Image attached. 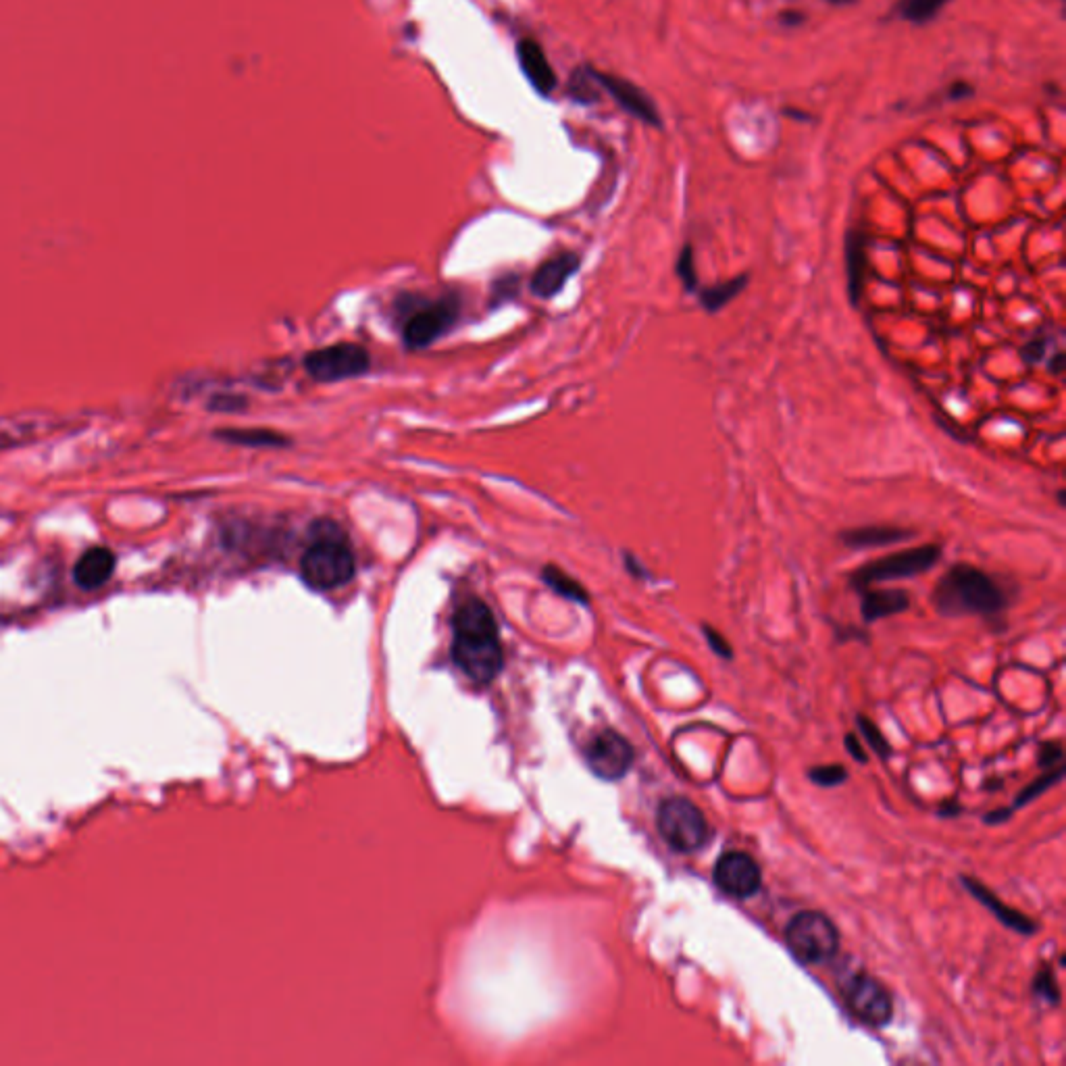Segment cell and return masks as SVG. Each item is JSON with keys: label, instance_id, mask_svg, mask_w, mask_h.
Segmentation results:
<instances>
[{"label": "cell", "instance_id": "obj_1", "mask_svg": "<svg viewBox=\"0 0 1066 1066\" xmlns=\"http://www.w3.org/2000/svg\"><path fill=\"white\" fill-rule=\"evenodd\" d=\"M452 658L475 683H490L502 669V646L494 615L479 598L465 600L452 621Z\"/></svg>", "mask_w": 1066, "mask_h": 1066}, {"label": "cell", "instance_id": "obj_2", "mask_svg": "<svg viewBox=\"0 0 1066 1066\" xmlns=\"http://www.w3.org/2000/svg\"><path fill=\"white\" fill-rule=\"evenodd\" d=\"M931 602L942 617H996L1006 611L1008 596L994 575L956 563L937 579Z\"/></svg>", "mask_w": 1066, "mask_h": 1066}, {"label": "cell", "instance_id": "obj_3", "mask_svg": "<svg viewBox=\"0 0 1066 1066\" xmlns=\"http://www.w3.org/2000/svg\"><path fill=\"white\" fill-rule=\"evenodd\" d=\"M790 952L804 964H827L840 950V933L829 917L817 910H802L783 931Z\"/></svg>", "mask_w": 1066, "mask_h": 1066}, {"label": "cell", "instance_id": "obj_4", "mask_svg": "<svg viewBox=\"0 0 1066 1066\" xmlns=\"http://www.w3.org/2000/svg\"><path fill=\"white\" fill-rule=\"evenodd\" d=\"M939 558H942V546L939 544L904 548L892 554H885L881 558H875V561L871 563L860 565L856 571L850 573V586L856 592H860L873 586V583L917 577L933 569L939 563Z\"/></svg>", "mask_w": 1066, "mask_h": 1066}, {"label": "cell", "instance_id": "obj_5", "mask_svg": "<svg viewBox=\"0 0 1066 1066\" xmlns=\"http://www.w3.org/2000/svg\"><path fill=\"white\" fill-rule=\"evenodd\" d=\"M357 571L354 554L346 542L319 538L300 558V575L309 588L327 592L344 586Z\"/></svg>", "mask_w": 1066, "mask_h": 1066}, {"label": "cell", "instance_id": "obj_6", "mask_svg": "<svg viewBox=\"0 0 1066 1066\" xmlns=\"http://www.w3.org/2000/svg\"><path fill=\"white\" fill-rule=\"evenodd\" d=\"M656 827L663 840L675 850L690 854L700 850L710 837V827L702 810L688 798H669L656 812Z\"/></svg>", "mask_w": 1066, "mask_h": 1066}, {"label": "cell", "instance_id": "obj_7", "mask_svg": "<svg viewBox=\"0 0 1066 1066\" xmlns=\"http://www.w3.org/2000/svg\"><path fill=\"white\" fill-rule=\"evenodd\" d=\"M848 1010L858 1021L871 1027H883L894 1017V1002L887 989L860 969H846L837 979Z\"/></svg>", "mask_w": 1066, "mask_h": 1066}, {"label": "cell", "instance_id": "obj_8", "mask_svg": "<svg viewBox=\"0 0 1066 1066\" xmlns=\"http://www.w3.org/2000/svg\"><path fill=\"white\" fill-rule=\"evenodd\" d=\"M371 357L361 344L342 342L327 348H319L304 357V369L315 382H342V379L361 377L369 371Z\"/></svg>", "mask_w": 1066, "mask_h": 1066}, {"label": "cell", "instance_id": "obj_9", "mask_svg": "<svg viewBox=\"0 0 1066 1066\" xmlns=\"http://www.w3.org/2000/svg\"><path fill=\"white\" fill-rule=\"evenodd\" d=\"M459 317V304L452 298H442L436 302H425L419 311H415L404 323L402 338L406 348L421 350L434 344L444 336Z\"/></svg>", "mask_w": 1066, "mask_h": 1066}, {"label": "cell", "instance_id": "obj_10", "mask_svg": "<svg viewBox=\"0 0 1066 1066\" xmlns=\"http://www.w3.org/2000/svg\"><path fill=\"white\" fill-rule=\"evenodd\" d=\"M713 879L721 892L731 898L748 900L752 898L760 885H763V871L758 862L746 852H725L715 865Z\"/></svg>", "mask_w": 1066, "mask_h": 1066}, {"label": "cell", "instance_id": "obj_11", "mask_svg": "<svg viewBox=\"0 0 1066 1066\" xmlns=\"http://www.w3.org/2000/svg\"><path fill=\"white\" fill-rule=\"evenodd\" d=\"M633 748L617 731H602L588 744L586 760L590 769L606 781L623 779L633 765Z\"/></svg>", "mask_w": 1066, "mask_h": 1066}, {"label": "cell", "instance_id": "obj_12", "mask_svg": "<svg viewBox=\"0 0 1066 1066\" xmlns=\"http://www.w3.org/2000/svg\"><path fill=\"white\" fill-rule=\"evenodd\" d=\"M592 73L598 86L611 94L621 109H625L629 115H633L648 125H654V128H663L661 113H658L654 100L642 88H638L636 84L625 78H619V75L615 73L598 71L594 67H592Z\"/></svg>", "mask_w": 1066, "mask_h": 1066}, {"label": "cell", "instance_id": "obj_13", "mask_svg": "<svg viewBox=\"0 0 1066 1066\" xmlns=\"http://www.w3.org/2000/svg\"><path fill=\"white\" fill-rule=\"evenodd\" d=\"M579 257L575 252H561L546 263H542L536 273H533L529 290L538 298H552L565 288V284L571 279V275L579 269Z\"/></svg>", "mask_w": 1066, "mask_h": 1066}, {"label": "cell", "instance_id": "obj_14", "mask_svg": "<svg viewBox=\"0 0 1066 1066\" xmlns=\"http://www.w3.org/2000/svg\"><path fill=\"white\" fill-rule=\"evenodd\" d=\"M517 61L529 84L540 94L550 96L554 92L558 78L544 53V48L536 40L523 38L517 42Z\"/></svg>", "mask_w": 1066, "mask_h": 1066}, {"label": "cell", "instance_id": "obj_15", "mask_svg": "<svg viewBox=\"0 0 1066 1066\" xmlns=\"http://www.w3.org/2000/svg\"><path fill=\"white\" fill-rule=\"evenodd\" d=\"M846 275H848V298L854 307H858L867 286V269H869V244L865 232L848 230L846 244Z\"/></svg>", "mask_w": 1066, "mask_h": 1066}, {"label": "cell", "instance_id": "obj_16", "mask_svg": "<svg viewBox=\"0 0 1066 1066\" xmlns=\"http://www.w3.org/2000/svg\"><path fill=\"white\" fill-rule=\"evenodd\" d=\"M912 538H915V531L896 527V525H862V527L844 529L840 533V542L852 550L883 548V546H892L898 542H908Z\"/></svg>", "mask_w": 1066, "mask_h": 1066}, {"label": "cell", "instance_id": "obj_17", "mask_svg": "<svg viewBox=\"0 0 1066 1066\" xmlns=\"http://www.w3.org/2000/svg\"><path fill=\"white\" fill-rule=\"evenodd\" d=\"M115 571V554L109 548H90L86 550L80 561L75 563L73 577L75 583L84 590H96L111 579Z\"/></svg>", "mask_w": 1066, "mask_h": 1066}, {"label": "cell", "instance_id": "obj_18", "mask_svg": "<svg viewBox=\"0 0 1066 1066\" xmlns=\"http://www.w3.org/2000/svg\"><path fill=\"white\" fill-rule=\"evenodd\" d=\"M860 615L865 623H875L908 611L910 596L904 590H860Z\"/></svg>", "mask_w": 1066, "mask_h": 1066}, {"label": "cell", "instance_id": "obj_19", "mask_svg": "<svg viewBox=\"0 0 1066 1066\" xmlns=\"http://www.w3.org/2000/svg\"><path fill=\"white\" fill-rule=\"evenodd\" d=\"M962 883L981 904H985L989 910H992L994 915H996V919L1002 921L1008 929L1023 933V935H1033L1037 931V925L1029 917H1025L1023 912H1019V910L1006 906L1002 900H998L992 892H989L983 883H979V881H975L971 877H962Z\"/></svg>", "mask_w": 1066, "mask_h": 1066}, {"label": "cell", "instance_id": "obj_20", "mask_svg": "<svg viewBox=\"0 0 1066 1066\" xmlns=\"http://www.w3.org/2000/svg\"><path fill=\"white\" fill-rule=\"evenodd\" d=\"M215 438L227 442V444H238V446H248V448H284V446H290V440L286 436L279 434V431H273V429H259V427H252V429H223V431H217Z\"/></svg>", "mask_w": 1066, "mask_h": 1066}, {"label": "cell", "instance_id": "obj_21", "mask_svg": "<svg viewBox=\"0 0 1066 1066\" xmlns=\"http://www.w3.org/2000/svg\"><path fill=\"white\" fill-rule=\"evenodd\" d=\"M750 284V275L748 273H742L738 277H731V279H725V282L721 284H713V286H704V288H698V298L702 302V307L708 311V313H719L723 307H727V304L738 298L744 288Z\"/></svg>", "mask_w": 1066, "mask_h": 1066}, {"label": "cell", "instance_id": "obj_22", "mask_svg": "<svg viewBox=\"0 0 1066 1066\" xmlns=\"http://www.w3.org/2000/svg\"><path fill=\"white\" fill-rule=\"evenodd\" d=\"M542 579L546 581V586L552 588L558 596L569 598V600H575V602H581V604H588V602H590V596H588L586 588H583L577 579L569 577L565 571H561L558 567L548 565V567L542 571Z\"/></svg>", "mask_w": 1066, "mask_h": 1066}, {"label": "cell", "instance_id": "obj_23", "mask_svg": "<svg viewBox=\"0 0 1066 1066\" xmlns=\"http://www.w3.org/2000/svg\"><path fill=\"white\" fill-rule=\"evenodd\" d=\"M948 3L950 0H900L898 13L910 23H927Z\"/></svg>", "mask_w": 1066, "mask_h": 1066}, {"label": "cell", "instance_id": "obj_24", "mask_svg": "<svg viewBox=\"0 0 1066 1066\" xmlns=\"http://www.w3.org/2000/svg\"><path fill=\"white\" fill-rule=\"evenodd\" d=\"M598 82L594 80V73H592V67H579L577 71H573L571 80H569V94L577 100V103H596V100L600 98V92H598Z\"/></svg>", "mask_w": 1066, "mask_h": 1066}, {"label": "cell", "instance_id": "obj_25", "mask_svg": "<svg viewBox=\"0 0 1066 1066\" xmlns=\"http://www.w3.org/2000/svg\"><path fill=\"white\" fill-rule=\"evenodd\" d=\"M675 273L679 277V282L683 284L685 292H698L700 284H698V273H696V261H694L692 244H685L679 250L677 263H675Z\"/></svg>", "mask_w": 1066, "mask_h": 1066}, {"label": "cell", "instance_id": "obj_26", "mask_svg": "<svg viewBox=\"0 0 1066 1066\" xmlns=\"http://www.w3.org/2000/svg\"><path fill=\"white\" fill-rule=\"evenodd\" d=\"M858 729L862 731V735H865L867 746H869L877 756L887 758V756L892 754L890 744H887V740L883 738V733L879 731V727H877L871 719H867V717H862V715H860V717H858Z\"/></svg>", "mask_w": 1066, "mask_h": 1066}, {"label": "cell", "instance_id": "obj_27", "mask_svg": "<svg viewBox=\"0 0 1066 1066\" xmlns=\"http://www.w3.org/2000/svg\"><path fill=\"white\" fill-rule=\"evenodd\" d=\"M808 777L821 788H833V785H842L848 779V771L842 765H825L810 769Z\"/></svg>", "mask_w": 1066, "mask_h": 1066}, {"label": "cell", "instance_id": "obj_28", "mask_svg": "<svg viewBox=\"0 0 1066 1066\" xmlns=\"http://www.w3.org/2000/svg\"><path fill=\"white\" fill-rule=\"evenodd\" d=\"M1048 346H1050V338H1048V336H1044V334L1033 336V338H1031L1027 344H1023L1021 350H1019L1023 363H1027V365H1035V363H1039V361H1044V359H1046V354H1048Z\"/></svg>", "mask_w": 1066, "mask_h": 1066}, {"label": "cell", "instance_id": "obj_29", "mask_svg": "<svg viewBox=\"0 0 1066 1066\" xmlns=\"http://www.w3.org/2000/svg\"><path fill=\"white\" fill-rule=\"evenodd\" d=\"M1033 992L1044 998L1046 1002H1052V1004H1058L1060 1000V992H1058V985H1056V979H1054V973L1050 969H1044L1042 973H1037V977L1033 979Z\"/></svg>", "mask_w": 1066, "mask_h": 1066}, {"label": "cell", "instance_id": "obj_30", "mask_svg": "<svg viewBox=\"0 0 1066 1066\" xmlns=\"http://www.w3.org/2000/svg\"><path fill=\"white\" fill-rule=\"evenodd\" d=\"M1062 775H1064V771H1062V767H1058L1056 773H1050V775H1046V777H1042V779H1037L1035 783H1031L1029 788L1023 790V794L1017 798V802H1014V808H1021V806H1025L1027 802L1035 800L1039 794H1044V792L1050 788V785H1054V781H1060V779H1062Z\"/></svg>", "mask_w": 1066, "mask_h": 1066}, {"label": "cell", "instance_id": "obj_31", "mask_svg": "<svg viewBox=\"0 0 1066 1066\" xmlns=\"http://www.w3.org/2000/svg\"><path fill=\"white\" fill-rule=\"evenodd\" d=\"M702 631H704L708 646L713 648L715 654H719V656H723V658H733V650H731V646L727 644V640L721 636V633H719L717 629H713L710 625H702Z\"/></svg>", "mask_w": 1066, "mask_h": 1066}, {"label": "cell", "instance_id": "obj_32", "mask_svg": "<svg viewBox=\"0 0 1066 1066\" xmlns=\"http://www.w3.org/2000/svg\"><path fill=\"white\" fill-rule=\"evenodd\" d=\"M246 406V400L240 398V396H232V394H225V396H215L211 402H209V409L211 411H244Z\"/></svg>", "mask_w": 1066, "mask_h": 1066}, {"label": "cell", "instance_id": "obj_33", "mask_svg": "<svg viewBox=\"0 0 1066 1066\" xmlns=\"http://www.w3.org/2000/svg\"><path fill=\"white\" fill-rule=\"evenodd\" d=\"M1060 760H1062V746L1060 744L1050 742V744L1042 746V752H1039V765L1052 769L1056 763H1060Z\"/></svg>", "mask_w": 1066, "mask_h": 1066}, {"label": "cell", "instance_id": "obj_34", "mask_svg": "<svg viewBox=\"0 0 1066 1066\" xmlns=\"http://www.w3.org/2000/svg\"><path fill=\"white\" fill-rule=\"evenodd\" d=\"M846 748H848V752L858 760V763H867V752H862V746L858 744V740H856V735H854V733H848V735H846Z\"/></svg>", "mask_w": 1066, "mask_h": 1066}, {"label": "cell", "instance_id": "obj_35", "mask_svg": "<svg viewBox=\"0 0 1066 1066\" xmlns=\"http://www.w3.org/2000/svg\"><path fill=\"white\" fill-rule=\"evenodd\" d=\"M625 565H627V569H629V573H631L633 577H648V571L642 569V565L636 561V556L627 554V556H625Z\"/></svg>", "mask_w": 1066, "mask_h": 1066}, {"label": "cell", "instance_id": "obj_36", "mask_svg": "<svg viewBox=\"0 0 1066 1066\" xmlns=\"http://www.w3.org/2000/svg\"><path fill=\"white\" fill-rule=\"evenodd\" d=\"M1048 369H1050V373H1052L1054 377H1060V375L1064 373V354H1062L1060 350H1058V352L1054 354V357L1050 359Z\"/></svg>", "mask_w": 1066, "mask_h": 1066}, {"label": "cell", "instance_id": "obj_37", "mask_svg": "<svg viewBox=\"0 0 1066 1066\" xmlns=\"http://www.w3.org/2000/svg\"><path fill=\"white\" fill-rule=\"evenodd\" d=\"M802 21H804V15L798 13V11H785V13H781V23H785V25H798V23H802Z\"/></svg>", "mask_w": 1066, "mask_h": 1066}, {"label": "cell", "instance_id": "obj_38", "mask_svg": "<svg viewBox=\"0 0 1066 1066\" xmlns=\"http://www.w3.org/2000/svg\"><path fill=\"white\" fill-rule=\"evenodd\" d=\"M969 94H971V88H969L967 84H964V82L954 84V88H952V92H950L952 98H962V96H969Z\"/></svg>", "mask_w": 1066, "mask_h": 1066}, {"label": "cell", "instance_id": "obj_39", "mask_svg": "<svg viewBox=\"0 0 1066 1066\" xmlns=\"http://www.w3.org/2000/svg\"><path fill=\"white\" fill-rule=\"evenodd\" d=\"M827 3H833V5H848V3H852V0H827Z\"/></svg>", "mask_w": 1066, "mask_h": 1066}, {"label": "cell", "instance_id": "obj_40", "mask_svg": "<svg viewBox=\"0 0 1066 1066\" xmlns=\"http://www.w3.org/2000/svg\"><path fill=\"white\" fill-rule=\"evenodd\" d=\"M1058 502H1060V506L1064 509V490H1062V488L1058 490Z\"/></svg>", "mask_w": 1066, "mask_h": 1066}]
</instances>
